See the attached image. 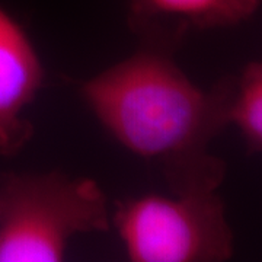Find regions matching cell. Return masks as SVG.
I'll list each match as a JSON object with an SVG mask.
<instances>
[{
  "label": "cell",
  "mask_w": 262,
  "mask_h": 262,
  "mask_svg": "<svg viewBox=\"0 0 262 262\" xmlns=\"http://www.w3.org/2000/svg\"><path fill=\"white\" fill-rule=\"evenodd\" d=\"M233 79L201 89L172 54L143 47L79 83V94L105 131L155 165L170 192L217 191L226 163L210 151L229 124Z\"/></svg>",
  "instance_id": "obj_1"
},
{
  "label": "cell",
  "mask_w": 262,
  "mask_h": 262,
  "mask_svg": "<svg viewBox=\"0 0 262 262\" xmlns=\"http://www.w3.org/2000/svg\"><path fill=\"white\" fill-rule=\"evenodd\" d=\"M229 124L239 128L251 151H262V61L248 64L233 79Z\"/></svg>",
  "instance_id": "obj_6"
},
{
  "label": "cell",
  "mask_w": 262,
  "mask_h": 262,
  "mask_svg": "<svg viewBox=\"0 0 262 262\" xmlns=\"http://www.w3.org/2000/svg\"><path fill=\"white\" fill-rule=\"evenodd\" d=\"M44 84V67L24 28L0 8V155L18 153L32 137L25 111Z\"/></svg>",
  "instance_id": "obj_4"
},
{
  "label": "cell",
  "mask_w": 262,
  "mask_h": 262,
  "mask_svg": "<svg viewBox=\"0 0 262 262\" xmlns=\"http://www.w3.org/2000/svg\"><path fill=\"white\" fill-rule=\"evenodd\" d=\"M110 230L106 196L63 172L0 175V262H60L70 241Z\"/></svg>",
  "instance_id": "obj_2"
},
{
  "label": "cell",
  "mask_w": 262,
  "mask_h": 262,
  "mask_svg": "<svg viewBox=\"0 0 262 262\" xmlns=\"http://www.w3.org/2000/svg\"><path fill=\"white\" fill-rule=\"evenodd\" d=\"M261 0H127L128 25L143 47L173 54L191 31L233 27Z\"/></svg>",
  "instance_id": "obj_5"
},
{
  "label": "cell",
  "mask_w": 262,
  "mask_h": 262,
  "mask_svg": "<svg viewBox=\"0 0 262 262\" xmlns=\"http://www.w3.org/2000/svg\"><path fill=\"white\" fill-rule=\"evenodd\" d=\"M113 223L133 262H222L233 232L213 192L143 194L117 201Z\"/></svg>",
  "instance_id": "obj_3"
}]
</instances>
